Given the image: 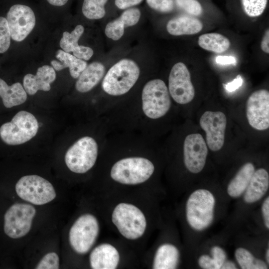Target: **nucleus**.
Listing matches in <instances>:
<instances>
[{
  "label": "nucleus",
  "mask_w": 269,
  "mask_h": 269,
  "mask_svg": "<svg viewBox=\"0 0 269 269\" xmlns=\"http://www.w3.org/2000/svg\"><path fill=\"white\" fill-rule=\"evenodd\" d=\"M139 75V67L134 61L122 59L114 64L104 76L102 89L110 96L125 95L134 86Z\"/></svg>",
  "instance_id": "1"
},
{
  "label": "nucleus",
  "mask_w": 269,
  "mask_h": 269,
  "mask_svg": "<svg viewBox=\"0 0 269 269\" xmlns=\"http://www.w3.org/2000/svg\"><path fill=\"white\" fill-rule=\"evenodd\" d=\"M216 199L209 190L198 189L192 192L186 203L185 213L188 225L193 230L202 231L212 224Z\"/></svg>",
  "instance_id": "2"
},
{
  "label": "nucleus",
  "mask_w": 269,
  "mask_h": 269,
  "mask_svg": "<svg viewBox=\"0 0 269 269\" xmlns=\"http://www.w3.org/2000/svg\"><path fill=\"white\" fill-rule=\"evenodd\" d=\"M154 171L153 163L140 156L124 158L112 167L110 175L115 181L127 185H136L147 180Z\"/></svg>",
  "instance_id": "3"
},
{
  "label": "nucleus",
  "mask_w": 269,
  "mask_h": 269,
  "mask_svg": "<svg viewBox=\"0 0 269 269\" xmlns=\"http://www.w3.org/2000/svg\"><path fill=\"white\" fill-rule=\"evenodd\" d=\"M141 104L143 113L149 119H159L167 114L171 101L168 88L163 80L154 79L145 83L141 92Z\"/></svg>",
  "instance_id": "4"
},
{
  "label": "nucleus",
  "mask_w": 269,
  "mask_h": 269,
  "mask_svg": "<svg viewBox=\"0 0 269 269\" xmlns=\"http://www.w3.org/2000/svg\"><path fill=\"white\" fill-rule=\"evenodd\" d=\"M112 220L125 238L135 240L141 237L146 227V221L142 211L129 203H121L114 208Z\"/></svg>",
  "instance_id": "5"
},
{
  "label": "nucleus",
  "mask_w": 269,
  "mask_h": 269,
  "mask_svg": "<svg viewBox=\"0 0 269 269\" xmlns=\"http://www.w3.org/2000/svg\"><path fill=\"white\" fill-rule=\"evenodd\" d=\"M38 127V122L33 115L25 111H20L10 122L1 126L0 137L6 144H21L35 136Z\"/></svg>",
  "instance_id": "6"
},
{
  "label": "nucleus",
  "mask_w": 269,
  "mask_h": 269,
  "mask_svg": "<svg viewBox=\"0 0 269 269\" xmlns=\"http://www.w3.org/2000/svg\"><path fill=\"white\" fill-rule=\"evenodd\" d=\"M98 154V145L89 136L81 137L67 150L65 161L68 168L76 173H84L94 165Z\"/></svg>",
  "instance_id": "7"
},
{
  "label": "nucleus",
  "mask_w": 269,
  "mask_h": 269,
  "mask_svg": "<svg viewBox=\"0 0 269 269\" xmlns=\"http://www.w3.org/2000/svg\"><path fill=\"white\" fill-rule=\"evenodd\" d=\"M15 191L20 198L37 205L48 203L56 196L51 183L37 175L20 178L15 185Z\"/></svg>",
  "instance_id": "8"
},
{
  "label": "nucleus",
  "mask_w": 269,
  "mask_h": 269,
  "mask_svg": "<svg viewBox=\"0 0 269 269\" xmlns=\"http://www.w3.org/2000/svg\"><path fill=\"white\" fill-rule=\"evenodd\" d=\"M99 225L92 214L80 216L74 223L69 233L70 245L80 254L87 253L94 244L99 234Z\"/></svg>",
  "instance_id": "9"
},
{
  "label": "nucleus",
  "mask_w": 269,
  "mask_h": 269,
  "mask_svg": "<svg viewBox=\"0 0 269 269\" xmlns=\"http://www.w3.org/2000/svg\"><path fill=\"white\" fill-rule=\"evenodd\" d=\"M36 210L30 204L15 203L11 205L4 216V231L12 239L25 236L30 231Z\"/></svg>",
  "instance_id": "10"
},
{
  "label": "nucleus",
  "mask_w": 269,
  "mask_h": 269,
  "mask_svg": "<svg viewBox=\"0 0 269 269\" xmlns=\"http://www.w3.org/2000/svg\"><path fill=\"white\" fill-rule=\"evenodd\" d=\"M168 89L171 98L178 104H186L194 99L195 92L190 73L183 62H177L172 66L168 77Z\"/></svg>",
  "instance_id": "11"
},
{
  "label": "nucleus",
  "mask_w": 269,
  "mask_h": 269,
  "mask_svg": "<svg viewBox=\"0 0 269 269\" xmlns=\"http://www.w3.org/2000/svg\"><path fill=\"white\" fill-rule=\"evenodd\" d=\"M11 38L14 41L23 40L35 25V16L32 9L23 4H14L10 7L6 18Z\"/></svg>",
  "instance_id": "12"
},
{
  "label": "nucleus",
  "mask_w": 269,
  "mask_h": 269,
  "mask_svg": "<svg viewBox=\"0 0 269 269\" xmlns=\"http://www.w3.org/2000/svg\"><path fill=\"white\" fill-rule=\"evenodd\" d=\"M246 116L253 128L264 131L269 127V92L260 89L252 93L246 103Z\"/></svg>",
  "instance_id": "13"
},
{
  "label": "nucleus",
  "mask_w": 269,
  "mask_h": 269,
  "mask_svg": "<svg viewBox=\"0 0 269 269\" xmlns=\"http://www.w3.org/2000/svg\"><path fill=\"white\" fill-rule=\"evenodd\" d=\"M227 118L220 111H206L201 117L199 124L206 133V143L213 151L220 150L223 146Z\"/></svg>",
  "instance_id": "14"
},
{
  "label": "nucleus",
  "mask_w": 269,
  "mask_h": 269,
  "mask_svg": "<svg viewBox=\"0 0 269 269\" xmlns=\"http://www.w3.org/2000/svg\"><path fill=\"white\" fill-rule=\"evenodd\" d=\"M207 155V143L201 134H191L186 136L183 143V161L189 172H201L206 164Z\"/></svg>",
  "instance_id": "15"
},
{
  "label": "nucleus",
  "mask_w": 269,
  "mask_h": 269,
  "mask_svg": "<svg viewBox=\"0 0 269 269\" xmlns=\"http://www.w3.org/2000/svg\"><path fill=\"white\" fill-rule=\"evenodd\" d=\"M138 8L131 7L125 9L119 17L108 22L105 28V35L114 41L119 40L125 33V29L136 24L140 18Z\"/></svg>",
  "instance_id": "16"
},
{
  "label": "nucleus",
  "mask_w": 269,
  "mask_h": 269,
  "mask_svg": "<svg viewBox=\"0 0 269 269\" xmlns=\"http://www.w3.org/2000/svg\"><path fill=\"white\" fill-rule=\"evenodd\" d=\"M56 79L54 69L48 65L39 67L36 75L27 74L23 78V85L26 93L34 95L38 90L48 91L50 84Z\"/></svg>",
  "instance_id": "17"
},
{
  "label": "nucleus",
  "mask_w": 269,
  "mask_h": 269,
  "mask_svg": "<svg viewBox=\"0 0 269 269\" xmlns=\"http://www.w3.org/2000/svg\"><path fill=\"white\" fill-rule=\"evenodd\" d=\"M119 261L118 250L109 244H102L97 246L90 255V266L93 269H115Z\"/></svg>",
  "instance_id": "18"
},
{
  "label": "nucleus",
  "mask_w": 269,
  "mask_h": 269,
  "mask_svg": "<svg viewBox=\"0 0 269 269\" xmlns=\"http://www.w3.org/2000/svg\"><path fill=\"white\" fill-rule=\"evenodd\" d=\"M269 187V174L263 168L255 170L245 191L244 200L251 204L260 200L267 192Z\"/></svg>",
  "instance_id": "19"
},
{
  "label": "nucleus",
  "mask_w": 269,
  "mask_h": 269,
  "mask_svg": "<svg viewBox=\"0 0 269 269\" xmlns=\"http://www.w3.org/2000/svg\"><path fill=\"white\" fill-rule=\"evenodd\" d=\"M203 27V23L198 18L182 15L170 19L166 28L170 35L181 36L197 34L202 30Z\"/></svg>",
  "instance_id": "20"
},
{
  "label": "nucleus",
  "mask_w": 269,
  "mask_h": 269,
  "mask_svg": "<svg viewBox=\"0 0 269 269\" xmlns=\"http://www.w3.org/2000/svg\"><path fill=\"white\" fill-rule=\"evenodd\" d=\"M104 65L99 62H94L87 65L81 73L75 84V88L80 93H86L95 87L104 77Z\"/></svg>",
  "instance_id": "21"
},
{
  "label": "nucleus",
  "mask_w": 269,
  "mask_h": 269,
  "mask_svg": "<svg viewBox=\"0 0 269 269\" xmlns=\"http://www.w3.org/2000/svg\"><path fill=\"white\" fill-rule=\"evenodd\" d=\"M255 171L252 163L247 162L243 165L228 185V195L232 198L241 196L245 192Z\"/></svg>",
  "instance_id": "22"
},
{
  "label": "nucleus",
  "mask_w": 269,
  "mask_h": 269,
  "mask_svg": "<svg viewBox=\"0 0 269 269\" xmlns=\"http://www.w3.org/2000/svg\"><path fill=\"white\" fill-rule=\"evenodd\" d=\"M56 60H53L50 63L54 70H61L69 68L71 76L77 79L85 69L87 64L85 60L79 59L73 55L63 50H58L56 54Z\"/></svg>",
  "instance_id": "23"
},
{
  "label": "nucleus",
  "mask_w": 269,
  "mask_h": 269,
  "mask_svg": "<svg viewBox=\"0 0 269 269\" xmlns=\"http://www.w3.org/2000/svg\"><path fill=\"white\" fill-rule=\"evenodd\" d=\"M180 254L178 249L171 244L160 245L155 254L152 268L174 269L178 266Z\"/></svg>",
  "instance_id": "24"
},
{
  "label": "nucleus",
  "mask_w": 269,
  "mask_h": 269,
  "mask_svg": "<svg viewBox=\"0 0 269 269\" xmlns=\"http://www.w3.org/2000/svg\"><path fill=\"white\" fill-rule=\"evenodd\" d=\"M0 97L4 107L11 108L24 103L27 99V94L20 83L9 86L0 78Z\"/></svg>",
  "instance_id": "25"
},
{
  "label": "nucleus",
  "mask_w": 269,
  "mask_h": 269,
  "mask_svg": "<svg viewBox=\"0 0 269 269\" xmlns=\"http://www.w3.org/2000/svg\"><path fill=\"white\" fill-rule=\"evenodd\" d=\"M198 44L202 49L216 53H222L230 47V40L224 35L216 32L201 35Z\"/></svg>",
  "instance_id": "26"
},
{
  "label": "nucleus",
  "mask_w": 269,
  "mask_h": 269,
  "mask_svg": "<svg viewBox=\"0 0 269 269\" xmlns=\"http://www.w3.org/2000/svg\"><path fill=\"white\" fill-rule=\"evenodd\" d=\"M235 257L242 269H267L268 266L263 260L255 257L248 250L239 247L235 252Z\"/></svg>",
  "instance_id": "27"
},
{
  "label": "nucleus",
  "mask_w": 269,
  "mask_h": 269,
  "mask_svg": "<svg viewBox=\"0 0 269 269\" xmlns=\"http://www.w3.org/2000/svg\"><path fill=\"white\" fill-rule=\"evenodd\" d=\"M108 0H84L82 11L90 19H99L106 14L105 5Z\"/></svg>",
  "instance_id": "28"
},
{
  "label": "nucleus",
  "mask_w": 269,
  "mask_h": 269,
  "mask_svg": "<svg viewBox=\"0 0 269 269\" xmlns=\"http://www.w3.org/2000/svg\"><path fill=\"white\" fill-rule=\"evenodd\" d=\"M84 31V27L82 25H78L71 33L64 32L60 41V47L66 52H73L79 47L78 41Z\"/></svg>",
  "instance_id": "29"
},
{
  "label": "nucleus",
  "mask_w": 269,
  "mask_h": 269,
  "mask_svg": "<svg viewBox=\"0 0 269 269\" xmlns=\"http://www.w3.org/2000/svg\"><path fill=\"white\" fill-rule=\"evenodd\" d=\"M243 10L249 17H255L264 12L268 0H241Z\"/></svg>",
  "instance_id": "30"
},
{
  "label": "nucleus",
  "mask_w": 269,
  "mask_h": 269,
  "mask_svg": "<svg viewBox=\"0 0 269 269\" xmlns=\"http://www.w3.org/2000/svg\"><path fill=\"white\" fill-rule=\"evenodd\" d=\"M10 33L6 18L0 16V53L6 52L10 44Z\"/></svg>",
  "instance_id": "31"
},
{
  "label": "nucleus",
  "mask_w": 269,
  "mask_h": 269,
  "mask_svg": "<svg viewBox=\"0 0 269 269\" xmlns=\"http://www.w3.org/2000/svg\"><path fill=\"white\" fill-rule=\"evenodd\" d=\"M176 4L189 14L199 16L203 12L202 5L197 0H175Z\"/></svg>",
  "instance_id": "32"
},
{
  "label": "nucleus",
  "mask_w": 269,
  "mask_h": 269,
  "mask_svg": "<svg viewBox=\"0 0 269 269\" xmlns=\"http://www.w3.org/2000/svg\"><path fill=\"white\" fill-rule=\"evenodd\" d=\"M148 6L151 9L161 13H169L174 8V0H146Z\"/></svg>",
  "instance_id": "33"
},
{
  "label": "nucleus",
  "mask_w": 269,
  "mask_h": 269,
  "mask_svg": "<svg viewBox=\"0 0 269 269\" xmlns=\"http://www.w3.org/2000/svg\"><path fill=\"white\" fill-rule=\"evenodd\" d=\"M58 268L59 257L54 252L46 254L35 268L37 269H57Z\"/></svg>",
  "instance_id": "34"
},
{
  "label": "nucleus",
  "mask_w": 269,
  "mask_h": 269,
  "mask_svg": "<svg viewBox=\"0 0 269 269\" xmlns=\"http://www.w3.org/2000/svg\"><path fill=\"white\" fill-rule=\"evenodd\" d=\"M211 254L216 269H221L223 265L227 260V254L225 251L219 246H214L211 249Z\"/></svg>",
  "instance_id": "35"
},
{
  "label": "nucleus",
  "mask_w": 269,
  "mask_h": 269,
  "mask_svg": "<svg viewBox=\"0 0 269 269\" xmlns=\"http://www.w3.org/2000/svg\"><path fill=\"white\" fill-rule=\"evenodd\" d=\"M73 55L76 57L85 60H89L94 54L93 50L88 46L79 45V47L73 52Z\"/></svg>",
  "instance_id": "36"
},
{
  "label": "nucleus",
  "mask_w": 269,
  "mask_h": 269,
  "mask_svg": "<svg viewBox=\"0 0 269 269\" xmlns=\"http://www.w3.org/2000/svg\"><path fill=\"white\" fill-rule=\"evenodd\" d=\"M198 263L200 268L204 269H216L214 262L212 257L208 255L200 256L198 260Z\"/></svg>",
  "instance_id": "37"
},
{
  "label": "nucleus",
  "mask_w": 269,
  "mask_h": 269,
  "mask_svg": "<svg viewBox=\"0 0 269 269\" xmlns=\"http://www.w3.org/2000/svg\"><path fill=\"white\" fill-rule=\"evenodd\" d=\"M143 0H115V4L120 9L125 10L140 4Z\"/></svg>",
  "instance_id": "38"
},
{
  "label": "nucleus",
  "mask_w": 269,
  "mask_h": 269,
  "mask_svg": "<svg viewBox=\"0 0 269 269\" xmlns=\"http://www.w3.org/2000/svg\"><path fill=\"white\" fill-rule=\"evenodd\" d=\"M243 83V79L241 75H238L232 82L224 84V88L229 92H233L240 87Z\"/></svg>",
  "instance_id": "39"
},
{
  "label": "nucleus",
  "mask_w": 269,
  "mask_h": 269,
  "mask_svg": "<svg viewBox=\"0 0 269 269\" xmlns=\"http://www.w3.org/2000/svg\"><path fill=\"white\" fill-rule=\"evenodd\" d=\"M262 213L266 227L269 229V197L268 196L263 202L261 207Z\"/></svg>",
  "instance_id": "40"
},
{
  "label": "nucleus",
  "mask_w": 269,
  "mask_h": 269,
  "mask_svg": "<svg viewBox=\"0 0 269 269\" xmlns=\"http://www.w3.org/2000/svg\"><path fill=\"white\" fill-rule=\"evenodd\" d=\"M215 60L216 63L221 65L233 64L235 65L236 63L235 58L231 56H218Z\"/></svg>",
  "instance_id": "41"
},
{
  "label": "nucleus",
  "mask_w": 269,
  "mask_h": 269,
  "mask_svg": "<svg viewBox=\"0 0 269 269\" xmlns=\"http://www.w3.org/2000/svg\"><path fill=\"white\" fill-rule=\"evenodd\" d=\"M261 48L262 50L267 53H269V30L267 29L263 37L261 43Z\"/></svg>",
  "instance_id": "42"
},
{
  "label": "nucleus",
  "mask_w": 269,
  "mask_h": 269,
  "mask_svg": "<svg viewBox=\"0 0 269 269\" xmlns=\"http://www.w3.org/2000/svg\"><path fill=\"white\" fill-rule=\"evenodd\" d=\"M221 269H237L236 265L231 261L226 260L223 265Z\"/></svg>",
  "instance_id": "43"
},
{
  "label": "nucleus",
  "mask_w": 269,
  "mask_h": 269,
  "mask_svg": "<svg viewBox=\"0 0 269 269\" xmlns=\"http://www.w3.org/2000/svg\"><path fill=\"white\" fill-rule=\"evenodd\" d=\"M68 0H47L51 5L54 6H62L65 5Z\"/></svg>",
  "instance_id": "44"
},
{
  "label": "nucleus",
  "mask_w": 269,
  "mask_h": 269,
  "mask_svg": "<svg viewBox=\"0 0 269 269\" xmlns=\"http://www.w3.org/2000/svg\"><path fill=\"white\" fill-rule=\"evenodd\" d=\"M266 259L268 264L269 263V249L268 248L266 252Z\"/></svg>",
  "instance_id": "45"
}]
</instances>
